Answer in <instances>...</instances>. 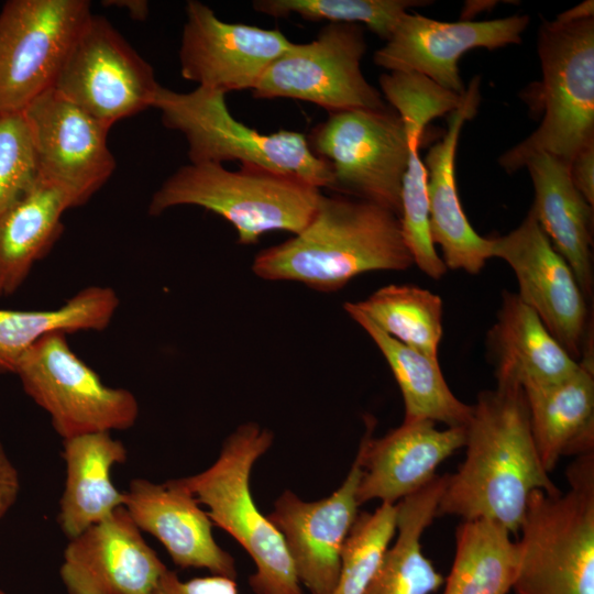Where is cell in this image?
<instances>
[{"label": "cell", "mask_w": 594, "mask_h": 594, "mask_svg": "<svg viewBox=\"0 0 594 594\" xmlns=\"http://www.w3.org/2000/svg\"><path fill=\"white\" fill-rule=\"evenodd\" d=\"M464 447V461L447 474L436 518L487 519L517 535L530 494L560 491L540 462L525 393L516 383L497 382L479 394Z\"/></svg>", "instance_id": "6da1fadb"}, {"label": "cell", "mask_w": 594, "mask_h": 594, "mask_svg": "<svg viewBox=\"0 0 594 594\" xmlns=\"http://www.w3.org/2000/svg\"><path fill=\"white\" fill-rule=\"evenodd\" d=\"M411 265L394 212L365 200L321 194L308 224L261 251L252 271L262 279L296 282L331 293L361 274L406 271Z\"/></svg>", "instance_id": "7a4b0ae2"}, {"label": "cell", "mask_w": 594, "mask_h": 594, "mask_svg": "<svg viewBox=\"0 0 594 594\" xmlns=\"http://www.w3.org/2000/svg\"><path fill=\"white\" fill-rule=\"evenodd\" d=\"M569 490L534 491L519 527L515 594H594V452L566 471Z\"/></svg>", "instance_id": "3957f363"}, {"label": "cell", "mask_w": 594, "mask_h": 594, "mask_svg": "<svg viewBox=\"0 0 594 594\" xmlns=\"http://www.w3.org/2000/svg\"><path fill=\"white\" fill-rule=\"evenodd\" d=\"M320 189L298 178L254 165L228 170L217 163H189L153 194L148 215L177 206H198L229 221L238 243L255 244L275 230L299 233L310 221Z\"/></svg>", "instance_id": "277c9868"}, {"label": "cell", "mask_w": 594, "mask_h": 594, "mask_svg": "<svg viewBox=\"0 0 594 594\" xmlns=\"http://www.w3.org/2000/svg\"><path fill=\"white\" fill-rule=\"evenodd\" d=\"M271 430L250 421L223 442L217 460L182 481L213 525L228 532L250 556L255 572L249 584L255 594H305L284 538L255 504L250 477L255 462L272 447Z\"/></svg>", "instance_id": "5b68a950"}, {"label": "cell", "mask_w": 594, "mask_h": 594, "mask_svg": "<svg viewBox=\"0 0 594 594\" xmlns=\"http://www.w3.org/2000/svg\"><path fill=\"white\" fill-rule=\"evenodd\" d=\"M224 97L200 86L188 92L161 86L153 108L161 112L165 128L184 134L193 164L239 161L332 190L331 167L311 151L305 134L287 130L260 133L232 117Z\"/></svg>", "instance_id": "8992f818"}, {"label": "cell", "mask_w": 594, "mask_h": 594, "mask_svg": "<svg viewBox=\"0 0 594 594\" xmlns=\"http://www.w3.org/2000/svg\"><path fill=\"white\" fill-rule=\"evenodd\" d=\"M537 52L542 72L543 118L539 127L498 158L505 172L524 168L547 153L570 163L594 141V18L543 21Z\"/></svg>", "instance_id": "52a82bcc"}, {"label": "cell", "mask_w": 594, "mask_h": 594, "mask_svg": "<svg viewBox=\"0 0 594 594\" xmlns=\"http://www.w3.org/2000/svg\"><path fill=\"white\" fill-rule=\"evenodd\" d=\"M14 374L63 440L128 430L139 418L134 394L106 385L72 350L66 333L42 338L21 358Z\"/></svg>", "instance_id": "ba28073f"}, {"label": "cell", "mask_w": 594, "mask_h": 594, "mask_svg": "<svg viewBox=\"0 0 594 594\" xmlns=\"http://www.w3.org/2000/svg\"><path fill=\"white\" fill-rule=\"evenodd\" d=\"M311 151L327 161L332 190L400 216V195L409 146L400 117L385 109L329 113L307 136Z\"/></svg>", "instance_id": "9c48e42d"}, {"label": "cell", "mask_w": 594, "mask_h": 594, "mask_svg": "<svg viewBox=\"0 0 594 594\" xmlns=\"http://www.w3.org/2000/svg\"><path fill=\"white\" fill-rule=\"evenodd\" d=\"M88 0H8L0 11V112L54 87L87 21Z\"/></svg>", "instance_id": "30bf717a"}, {"label": "cell", "mask_w": 594, "mask_h": 594, "mask_svg": "<svg viewBox=\"0 0 594 594\" xmlns=\"http://www.w3.org/2000/svg\"><path fill=\"white\" fill-rule=\"evenodd\" d=\"M366 51L363 29L353 23H327L306 44H294L265 70L252 96L292 98L320 106L329 113L387 108L381 92L361 70Z\"/></svg>", "instance_id": "8fae6325"}, {"label": "cell", "mask_w": 594, "mask_h": 594, "mask_svg": "<svg viewBox=\"0 0 594 594\" xmlns=\"http://www.w3.org/2000/svg\"><path fill=\"white\" fill-rule=\"evenodd\" d=\"M160 87L152 65L105 16L92 13L53 88L112 128L153 108Z\"/></svg>", "instance_id": "7c38bea8"}, {"label": "cell", "mask_w": 594, "mask_h": 594, "mask_svg": "<svg viewBox=\"0 0 594 594\" xmlns=\"http://www.w3.org/2000/svg\"><path fill=\"white\" fill-rule=\"evenodd\" d=\"M490 240L492 257L502 258L514 271L519 299L580 362L593 348L587 299L572 268L554 249L532 211L529 209L517 228Z\"/></svg>", "instance_id": "4fadbf2b"}, {"label": "cell", "mask_w": 594, "mask_h": 594, "mask_svg": "<svg viewBox=\"0 0 594 594\" xmlns=\"http://www.w3.org/2000/svg\"><path fill=\"white\" fill-rule=\"evenodd\" d=\"M22 112L32 134L40 177L64 187L79 206L86 204L116 169L107 141L111 128L54 88Z\"/></svg>", "instance_id": "5bb4252c"}, {"label": "cell", "mask_w": 594, "mask_h": 594, "mask_svg": "<svg viewBox=\"0 0 594 594\" xmlns=\"http://www.w3.org/2000/svg\"><path fill=\"white\" fill-rule=\"evenodd\" d=\"M292 45L279 30L224 22L207 4L189 0L179 47L180 74L223 94L252 90Z\"/></svg>", "instance_id": "9a60e30c"}, {"label": "cell", "mask_w": 594, "mask_h": 594, "mask_svg": "<svg viewBox=\"0 0 594 594\" xmlns=\"http://www.w3.org/2000/svg\"><path fill=\"white\" fill-rule=\"evenodd\" d=\"M527 14L484 21L446 22L407 11L374 63L389 72L421 74L441 87L464 94L459 70L462 55L474 48L496 50L521 43Z\"/></svg>", "instance_id": "2e32d148"}, {"label": "cell", "mask_w": 594, "mask_h": 594, "mask_svg": "<svg viewBox=\"0 0 594 594\" xmlns=\"http://www.w3.org/2000/svg\"><path fill=\"white\" fill-rule=\"evenodd\" d=\"M361 476L362 454L358 450L345 479L332 494L307 502L287 490L267 515L284 538L301 586L310 594H330L337 583L341 552L360 513Z\"/></svg>", "instance_id": "e0dca14e"}, {"label": "cell", "mask_w": 594, "mask_h": 594, "mask_svg": "<svg viewBox=\"0 0 594 594\" xmlns=\"http://www.w3.org/2000/svg\"><path fill=\"white\" fill-rule=\"evenodd\" d=\"M68 540L59 568L68 594H152L168 569L124 506Z\"/></svg>", "instance_id": "ac0fdd59"}, {"label": "cell", "mask_w": 594, "mask_h": 594, "mask_svg": "<svg viewBox=\"0 0 594 594\" xmlns=\"http://www.w3.org/2000/svg\"><path fill=\"white\" fill-rule=\"evenodd\" d=\"M375 419L365 418L360 442L362 476L360 505L378 499L396 504L424 487L437 468L465 443V427L439 430L430 420L403 421L381 438H374Z\"/></svg>", "instance_id": "d6986e66"}, {"label": "cell", "mask_w": 594, "mask_h": 594, "mask_svg": "<svg viewBox=\"0 0 594 594\" xmlns=\"http://www.w3.org/2000/svg\"><path fill=\"white\" fill-rule=\"evenodd\" d=\"M124 508L143 532L155 537L180 569H206L237 580L233 557L215 540L213 524L182 479L155 483L134 479Z\"/></svg>", "instance_id": "ffe728a7"}, {"label": "cell", "mask_w": 594, "mask_h": 594, "mask_svg": "<svg viewBox=\"0 0 594 594\" xmlns=\"http://www.w3.org/2000/svg\"><path fill=\"white\" fill-rule=\"evenodd\" d=\"M480 77L470 82L469 98L450 113L447 131L433 144L425 160L429 205V228L433 244L442 251L448 270L480 273L492 257L490 238L481 237L463 211L455 180V155L464 122L476 113Z\"/></svg>", "instance_id": "44dd1931"}, {"label": "cell", "mask_w": 594, "mask_h": 594, "mask_svg": "<svg viewBox=\"0 0 594 594\" xmlns=\"http://www.w3.org/2000/svg\"><path fill=\"white\" fill-rule=\"evenodd\" d=\"M593 358L590 349L570 376L524 391L532 439L548 473L562 457L594 452Z\"/></svg>", "instance_id": "7402d4cb"}, {"label": "cell", "mask_w": 594, "mask_h": 594, "mask_svg": "<svg viewBox=\"0 0 594 594\" xmlns=\"http://www.w3.org/2000/svg\"><path fill=\"white\" fill-rule=\"evenodd\" d=\"M487 349L497 382H513L524 391L562 381L580 363L537 314L509 292H504L496 322L487 333Z\"/></svg>", "instance_id": "603a6c76"}, {"label": "cell", "mask_w": 594, "mask_h": 594, "mask_svg": "<svg viewBox=\"0 0 594 594\" xmlns=\"http://www.w3.org/2000/svg\"><path fill=\"white\" fill-rule=\"evenodd\" d=\"M535 191L530 208L554 249L572 268L586 297L593 294V207L574 186L569 163L538 153L525 164Z\"/></svg>", "instance_id": "cb8c5ba5"}, {"label": "cell", "mask_w": 594, "mask_h": 594, "mask_svg": "<svg viewBox=\"0 0 594 594\" xmlns=\"http://www.w3.org/2000/svg\"><path fill=\"white\" fill-rule=\"evenodd\" d=\"M62 457L65 483L57 520L72 539L124 506L112 470L125 463L128 451L110 432H96L63 440Z\"/></svg>", "instance_id": "d4e9b609"}, {"label": "cell", "mask_w": 594, "mask_h": 594, "mask_svg": "<svg viewBox=\"0 0 594 594\" xmlns=\"http://www.w3.org/2000/svg\"><path fill=\"white\" fill-rule=\"evenodd\" d=\"M79 207L61 185L38 177L32 189L0 216V298L15 293L62 233L63 215Z\"/></svg>", "instance_id": "484cf974"}, {"label": "cell", "mask_w": 594, "mask_h": 594, "mask_svg": "<svg viewBox=\"0 0 594 594\" xmlns=\"http://www.w3.org/2000/svg\"><path fill=\"white\" fill-rule=\"evenodd\" d=\"M344 311L376 344L399 386L404 421L430 420L447 427H465L472 405L460 400L444 380L439 360L409 348L381 330L353 301Z\"/></svg>", "instance_id": "4316f807"}, {"label": "cell", "mask_w": 594, "mask_h": 594, "mask_svg": "<svg viewBox=\"0 0 594 594\" xmlns=\"http://www.w3.org/2000/svg\"><path fill=\"white\" fill-rule=\"evenodd\" d=\"M447 474L436 475L416 493L396 503V540L386 550L364 594H431L443 576L422 552L421 537L436 518Z\"/></svg>", "instance_id": "83f0119b"}, {"label": "cell", "mask_w": 594, "mask_h": 594, "mask_svg": "<svg viewBox=\"0 0 594 594\" xmlns=\"http://www.w3.org/2000/svg\"><path fill=\"white\" fill-rule=\"evenodd\" d=\"M118 307L119 297L111 287L89 286L54 309H0V373L14 374L26 351L51 333L102 331Z\"/></svg>", "instance_id": "f1b7e54d"}, {"label": "cell", "mask_w": 594, "mask_h": 594, "mask_svg": "<svg viewBox=\"0 0 594 594\" xmlns=\"http://www.w3.org/2000/svg\"><path fill=\"white\" fill-rule=\"evenodd\" d=\"M518 562L517 542L504 526L487 519L463 520L443 594H507Z\"/></svg>", "instance_id": "f546056e"}, {"label": "cell", "mask_w": 594, "mask_h": 594, "mask_svg": "<svg viewBox=\"0 0 594 594\" xmlns=\"http://www.w3.org/2000/svg\"><path fill=\"white\" fill-rule=\"evenodd\" d=\"M353 304L389 337L439 360L443 333L439 295L416 285L389 284Z\"/></svg>", "instance_id": "4dcf8cb0"}, {"label": "cell", "mask_w": 594, "mask_h": 594, "mask_svg": "<svg viewBox=\"0 0 594 594\" xmlns=\"http://www.w3.org/2000/svg\"><path fill=\"white\" fill-rule=\"evenodd\" d=\"M431 3L429 0H255L252 8L274 18L297 14L307 21L362 23L387 41L404 13Z\"/></svg>", "instance_id": "1f68e13d"}, {"label": "cell", "mask_w": 594, "mask_h": 594, "mask_svg": "<svg viewBox=\"0 0 594 594\" xmlns=\"http://www.w3.org/2000/svg\"><path fill=\"white\" fill-rule=\"evenodd\" d=\"M396 504L381 503L359 513L341 552L340 571L330 594H364L396 535Z\"/></svg>", "instance_id": "d6a6232c"}, {"label": "cell", "mask_w": 594, "mask_h": 594, "mask_svg": "<svg viewBox=\"0 0 594 594\" xmlns=\"http://www.w3.org/2000/svg\"><path fill=\"white\" fill-rule=\"evenodd\" d=\"M381 90L404 122L408 142L420 143L428 123L460 109L469 89L457 94L413 72H389L380 77Z\"/></svg>", "instance_id": "836d02e7"}, {"label": "cell", "mask_w": 594, "mask_h": 594, "mask_svg": "<svg viewBox=\"0 0 594 594\" xmlns=\"http://www.w3.org/2000/svg\"><path fill=\"white\" fill-rule=\"evenodd\" d=\"M409 157L402 184L400 228L414 264L432 279H440L448 268L436 251L429 228L427 169L419 157V143L408 142Z\"/></svg>", "instance_id": "e575fe53"}, {"label": "cell", "mask_w": 594, "mask_h": 594, "mask_svg": "<svg viewBox=\"0 0 594 594\" xmlns=\"http://www.w3.org/2000/svg\"><path fill=\"white\" fill-rule=\"evenodd\" d=\"M40 177L37 156L23 112H0V216Z\"/></svg>", "instance_id": "d590c367"}, {"label": "cell", "mask_w": 594, "mask_h": 594, "mask_svg": "<svg viewBox=\"0 0 594 594\" xmlns=\"http://www.w3.org/2000/svg\"><path fill=\"white\" fill-rule=\"evenodd\" d=\"M152 594H239L237 580L210 574L182 580L169 569L161 578Z\"/></svg>", "instance_id": "8d00e7d4"}, {"label": "cell", "mask_w": 594, "mask_h": 594, "mask_svg": "<svg viewBox=\"0 0 594 594\" xmlns=\"http://www.w3.org/2000/svg\"><path fill=\"white\" fill-rule=\"evenodd\" d=\"M571 179L585 198L594 206V141L583 146L570 161Z\"/></svg>", "instance_id": "74e56055"}, {"label": "cell", "mask_w": 594, "mask_h": 594, "mask_svg": "<svg viewBox=\"0 0 594 594\" xmlns=\"http://www.w3.org/2000/svg\"><path fill=\"white\" fill-rule=\"evenodd\" d=\"M19 491L18 471L0 443V519L15 503Z\"/></svg>", "instance_id": "f35d334b"}, {"label": "cell", "mask_w": 594, "mask_h": 594, "mask_svg": "<svg viewBox=\"0 0 594 594\" xmlns=\"http://www.w3.org/2000/svg\"><path fill=\"white\" fill-rule=\"evenodd\" d=\"M103 7H117L123 9L134 21H145L150 13L148 2L145 0H105Z\"/></svg>", "instance_id": "ab89813d"}, {"label": "cell", "mask_w": 594, "mask_h": 594, "mask_svg": "<svg viewBox=\"0 0 594 594\" xmlns=\"http://www.w3.org/2000/svg\"><path fill=\"white\" fill-rule=\"evenodd\" d=\"M558 16L566 20L594 18V2L593 0L583 1L575 7L560 13Z\"/></svg>", "instance_id": "60d3db41"}]
</instances>
